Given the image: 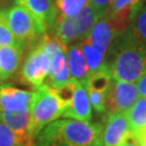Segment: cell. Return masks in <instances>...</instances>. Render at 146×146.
I'll return each instance as SVG.
<instances>
[{
	"label": "cell",
	"mask_w": 146,
	"mask_h": 146,
	"mask_svg": "<svg viewBox=\"0 0 146 146\" xmlns=\"http://www.w3.org/2000/svg\"><path fill=\"white\" fill-rule=\"evenodd\" d=\"M15 2L36 19L44 34L49 33L56 16L52 0H15Z\"/></svg>",
	"instance_id": "30bf717a"
},
{
	"label": "cell",
	"mask_w": 146,
	"mask_h": 146,
	"mask_svg": "<svg viewBox=\"0 0 146 146\" xmlns=\"http://www.w3.org/2000/svg\"><path fill=\"white\" fill-rule=\"evenodd\" d=\"M63 117L86 121V122H89L91 120L92 111H91V105H90L88 92L84 87V84L79 81H77L76 84V88H75V92H74L70 105L64 111Z\"/></svg>",
	"instance_id": "7c38bea8"
},
{
	"label": "cell",
	"mask_w": 146,
	"mask_h": 146,
	"mask_svg": "<svg viewBox=\"0 0 146 146\" xmlns=\"http://www.w3.org/2000/svg\"><path fill=\"white\" fill-rule=\"evenodd\" d=\"M24 48L22 46L0 47V80H7L16 73Z\"/></svg>",
	"instance_id": "4fadbf2b"
},
{
	"label": "cell",
	"mask_w": 146,
	"mask_h": 146,
	"mask_svg": "<svg viewBox=\"0 0 146 146\" xmlns=\"http://www.w3.org/2000/svg\"><path fill=\"white\" fill-rule=\"evenodd\" d=\"M130 130L125 114H108L102 131L103 146H119L125 134Z\"/></svg>",
	"instance_id": "8fae6325"
},
{
	"label": "cell",
	"mask_w": 146,
	"mask_h": 146,
	"mask_svg": "<svg viewBox=\"0 0 146 146\" xmlns=\"http://www.w3.org/2000/svg\"><path fill=\"white\" fill-rule=\"evenodd\" d=\"M127 29L146 46V0H142L132 11Z\"/></svg>",
	"instance_id": "ac0fdd59"
},
{
	"label": "cell",
	"mask_w": 146,
	"mask_h": 146,
	"mask_svg": "<svg viewBox=\"0 0 146 146\" xmlns=\"http://www.w3.org/2000/svg\"><path fill=\"white\" fill-rule=\"evenodd\" d=\"M111 79H113V76L110 74V69L104 64L102 67L96 69L95 72L89 74V76L82 82V84L86 89H92L94 91L105 93Z\"/></svg>",
	"instance_id": "ffe728a7"
},
{
	"label": "cell",
	"mask_w": 146,
	"mask_h": 146,
	"mask_svg": "<svg viewBox=\"0 0 146 146\" xmlns=\"http://www.w3.org/2000/svg\"><path fill=\"white\" fill-rule=\"evenodd\" d=\"M136 136H137V139H139L140 145L146 146V129L141 131V132H139V133H136Z\"/></svg>",
	"instance_id": "f546056e"
},
{
	"label": "cell",
	"mask_w": 146,
	"mask_h": 146,
	"mask_svg": "<svg viewBox=\"0 0 146 146\" xmlns=\"http://www.w3.org/2000/svg\"><path fill=\"white\" fill-rule=\"evenodd\" d=\"M89 0H52L56 15L74 16L88 3Z\"/></svg>",
	"instance_id": "603a6c76"
},
{
	"label": "cell",
	"mask_w": 146,
	"mask_h": 146,
	"mask_svg": "<svg viewBox=\"0 0 146 146\" xmlns=\"http://www.w3.org/2000/svg\"><path fill=\"white\" fill-rule=\"evenodd\" d=\"M129 122L130 130L134 133H139L146 129V98H137L135 103L129 110L125 113Z\"/></svg>",
	"instance_id": "d6986e66"
},
{
	"label": "cell",
	"mask_w": 146,
	"mask_h": 146,
	"mask_svg": "<svg viewBox=\"0 0 146 146\" xmlns=\"http://www.w3.org/2000/svg\"><path fill=\"white\" fill-rule=\"evenodd\" d=\"M35 140L28 135H19L0 120V146H34Z\"/></svg>",
	"instance_id": "44dd1931"
},
{
	"label": "cell",
	"mask_w": 146,
	"mask_h": 146,
	"mask_svg": "<svg viewBox=\"0 0 146 146\" xmlns=\"http://www.w3.org/2000/svg\"><path fill=\"white\" fill-rule=\"evenodd\" d=\"M99 19V14L88 1L76 15L55 16L49 34L68 47L70 43L80 41L88 36L90 29Z\"/></svg>",
	"instance_id": "277c9868"
},
{
	"label": "cell",
	"mask_w": 146,
	"mask_h": 146,
	"mask_svg": "<svg viewBox=\"0 0 146 146\" xmlns=\"http://www.w3.org/2000/svg\"><path fill=\"white\" fill-rule=\"evenodd\" d=\"M94 146H103V143H102V141H101V142H99L98 144H95Z\"/></svg>",
	"instance_id": "4dcf8cb0"
},
{
	"label": "cell",
	"mask_w": 146,
	"mask_h": 146,
	"mask_svg": "<svg viewBox=\"0 0 146 146\" xmlns=\"http://www.w3.org/2000/svg\"><path fill=\"white\" fill-rule=\"evenodd\" d=\"M79 46L81 48L84 55L86 58V62L89 68V74L93 73L100 67H102L104 65L105 55L102 54L99 50H96L95 48L91 44V42L88 38L86 37L82 40L78 41Z\"/></svg>",
	"instance_id": "7402d4cb"
},
{
	"label": "cell",
	"mask_w": 146,
	"mask_h": 146,
	"mask_svg": "<svg viewBox=\"0 0 146 146\" xmlns=\"http://www.w3.org/2000/svg\"><path fill=\"white\" fill-rule=\"evenodd\" d=\"M29 110H19V111H0V120L5 122L12 131L19 135H29Z\"/></svg>",
	"instance_id": "e0dca14e"
},
{
	"label": "cell",
	"mask_w": 146,
	"mask_h": 146,
	"mask_svg": "<svg viewBox=\"0 0 146 146\" xmlns=\"http://www.w3.org/2000/svg\"><path fill=\"white\" fill-rule=\"evenodd\" d=\"M15 0H0V11H5L12 7Z\"/></svg>",
	"instance_id": "f1b7e54d"
},
{
	"label": "cell",
	"mask_w": 146,
	"mask_h": 146,
	"mask_svg": "<svg viewBox=\"0 0 146 146\" xmlns=\"http://www.w3.org/2000/svg\"><path fill=\"white\" fill-rule=\"evenodd\" d=\"M119 146H141L139 139L134 132H132L131 130H129L125 134V136L122 137V140L120 142Z\"/></svg>",
	"instance_id": "4316f807"
},
{
	"label": "cell",
	"mask_w": 146,
	"mask_h": 146,
	"mask_svg": "<svg viewBox=\"0 0 146 146\" xmlns=\"http://www.w3.org/2000/svg\"><path fill=\"white\" fill-rule=\"evenodd\" d=\"M113 1L114 0H89V2L91 3V5L94 8V10L99 14L100 19L107 13Z\"/></svg>",
	"instance_id": "484cf974"
},
{
	"label": "cell",
	"mask_w": 146,
	"mask_h": 146,
	"mask_svg": "<svg viewBox=\"0 0 146 146\" xmlns=\"http://www.w3.org/2000/svg\"><path fill=\"white\" fill-rule=\"evenodd\" d=\"M51 68V58L38 47L37 42L31 47L25 61L22 65L21 81L34 87L43 84L49 77Z\"/></svg>",
	"instance_id": "8992f818"
},
{
	"label": "cell",
	"mask_w": 146,
	"mask_h": 146,
	"mask_svg": "<svg viewBox=\"0 0 146 146\" xmlns=\"http://www.w3.org/2000/svg\"><path fill=\"white\" fill-rule=\"evenodd\" d=\"M103 127L76 119L54 120L36 136L35 146H94L102 141Z\"/></svg>",
	"instance_id": "7a4b0ae2"
},
{
	"label": "cell",
	"mask_w": 146,
	"mask_h": 146,
	"mask_svg": "<svg viewBox=\"0 0 146 146\" xmlns=\"http://www.w3.org/2000/svg\"><path fill=\"white\" fill-rule=\"evenodd\" d=\"M34 92L15 88L11 84H0V111L29 110Z\"/></svg>",
	"instance_id": "9c48e42d"
},
{
	"label": "cell",
	"mask_w": 146,
	"mask_h": 146,
	"mask_svg": "<svg viewBox=\"0 0 146 146\" xmlns=\"http://www.w3.org/2000/svg\"><path fill=\"white\" fill-rule=\"evenodd\" d=\"M67 50L55 53L51 58V68L48 79V86L55 89L70 80V73L68 66Z\"/></svg>",
	"instance_id": "9a60e30c"
},
{
	"label": "cell",
	"mask_w": 146,
	"mask_h": 146,
	"mask_svg": "<svg viewBox=\"0 0 146 146\" xmlns=\"http://www.w3.org/2000/svg\"><path fill=\"white\" fill-rule=\"evenodd\" d=\"M0 81H1V80H0Z\"/></svg>",
	"instance_id": "1f68e13d"
},
{
	"label": "cell",
	"mask_w": 146,
	"mask_h": 146,
	"mask_svg": "<svg viewBox=\"0 0 146 146\" xmlns=\"http://www.w3.org/2000/svg\"><path fill=\"white\" fill-rule=\"evenodd\" d=\"M5 13L10 31L23 48L33 47L44 34L36 19L21 5L11 7Z\"/></svg>",
	"instance_id": "5b68a950"
},
{
	"label": "cell",
	"mask_w": 146,
	"mask_h": 146,
	"mask_svg": "<svg viewBox=\"0 0 146 146\" xmlns=\"http://www.w3.org/2000/svg\"><path fill=\"white\" fill-rule=\"evenodd\" d=\"M121 34L122 31H120L117 28L114 22L110 19V16L105 14L99 19L93 27L90 29L87 38L96 50H99L102 54L105 55L108 51L110 44Z\"/></svg>",
	"instance_id": "ba28073f"
},
{
	"label": "cell",
	"mask_w": 146,
	"mask_h": 146,
	"mask_svg": "<svg viewBox=\"0 0 146 146\" xmlns=\"http://www.w3.org/2000/svg\"><path fill=\"white\" fill-rule=\"evenodd\" d=\"M104 64L114 79L135 84L146 66V46L125 29L110 44Z\"/></svg>",
	"instance_id": "6da1fadb"
},
{
	"label": "cell",
	"mask_w": 146,
	"mask_h": 146,
	"mask_svg": "<svg viewBox=\"0 0 146 146\" xmlns=\"http://www.w3.org/2000/svg\"><path fill=\"white\" fill-rule=\"evenodd\" d=\"M68 105L58 98L55 90L48 84L34 89V95L29 106V135L35 140L37 134L47 125L63 116Z\"/></svg>",
	"instance_id": "3957f363"
},
{
	"label": "cell",
	"mask_w": 146,
	"mask_h": 146,
	"mask_svg": "<svg viewBox=\"0 0 146 146\" xmlns=\"http://www.w3.org/2000/svg\"><path fill=\"white\" fill-rule=\"evenodd\" d=\"M88 92L89 100L91 105L98 113H105V93L94 91L92 89H86Z\"/></svg>",
	"instance_id": "d4e9b609"
},
{
	"label": "cell",
	"mask_w": 146,
	"mask_h": 146,
	"mask_svg": "<svg viewBox=\"0 0 146 146\" xmlns=\"http://www.w3.org/2000/svg\"><path fill=\"white\" fill-rule=\"evenodd\" d=\"M5 46H22V44L17 41V39L10 31L5 11H0V47H5Z\"/></svg>",
	"instance_id": "cb8c5ba5"
},
{
	"label": "cell",
	"mask_w": 146,
	"mask_h": 146,
	"mask_svg": "<svg viewBox=\"0 0 146 146\" xmlns=\"http://www.w3.org/2000/svg\"><path fill=\"white\" fill-rule=\"evenodd\" d=\"M67 58L70 77L82 84L89 76V68L78 42L70 43L67 47Z\"/></svg>",
	"instance_id": "2e32d148"
},
{
	"label": "cell",
	"mask_w": 146,
	"mask_h": 146,
	"mask_svg": "<svg viewBox=\"0 0 146 146\" xmlns=\"http://www.w3.org/2000/svg\"><path fill=\"white\" fill-rule=\"evenodd\" d=\"M136 89H137L139 96L146 98V66L144 68L142 75L140 76L139 80L136 81Z\"/></svg>",
	"instance_id": "83f0119b"
},
{
	"label": "cell",
	"mask_w": 146,
	"mask_h": 146,
	"mask_svg": "<svg viewBox=\"0 0 146 146\" xmlns=\"http://www.w3.org/2000/svg\"><path fill=\"white\" fill-rule=\"evenodd\" d=\"M142 0H114L106 15L114 22L120 31H125L129 25L132 11Z\"/></svg>",
	"instance_id": "5bb4252c"
},
{
	"label": "cell",
	"mask_w": 146,
	"mask_h": 146,
	"mask_svg": "<svg viewBox=\"0 0 146 146\" xmlns=\"http://www.w3.org/2000/svg\"><path fill=\"white\" fill-rule=\"evenodd\" d=\"M139 98L136 84L111 79L105 91V111L108 114L127 113Z\"/></svg>",
	"instance_id": "52a82bcc"
}]
</instances>
